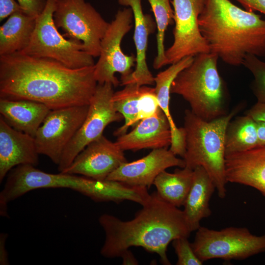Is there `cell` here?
<instances>
[{
    "label": "cell",
    "instance_id": "1",
    "mask_svg": "<svg viewBox=\"0 0 265 265\" xmlns=\"http://www.w3.org/2000/svg\"><path fill=\"white\" fill-rule=\"evenodd\" d=\"M94 68L72 69L19 52L0 56V98L31 100L52 110L88 105L98 85Z\"/></svg>",
    "mask_w": 265,
    "mask_h": 265
},
{
    "label": "cell",
    "instance_id": "2",
    "mask_svg": "<svg viewBox=\"0 0 265 265\" xmlns=\"http://www.w3.org/2000/svg\"><path fill=\"white\" fill-rule=\"evenodd\" d=\"M133 218L123 221L105 213L98 221L105 233L101 255L107 258L120 257L131 247H141L157 254L161 263L170 265L167 255L168 245L180 237L188 238L191 233L183 211L160 198L157 192Z\"/></svg>",
    "mask_w": 265,
    "mask_h": 265
},
{
    "label": "cell",
    "instance_id": "3",
    "mask_svg": "<svg viewBox=\"0 0 265 265\" xmlns=\"http://www.w3.org/2000/svg\"><path fill=\"white\" fill-rule=\"evenodd\" d=\"M199 26L210 52L229 65H242L248 54L265 55V20L230 0H207Z\"/></svg>",
    "mask_w": 265,
    "mask_h": 265
},
{
    "label": "cell",
    "instance_id": "4",
    "mask_svg": "<svg viewBox=\"0 0 265 265\" xmlns=\"http://www.w3.org/2000/svg\"><path fill=\"white\" fill-rule=\"evenodd\" d=\"M237 106L230 113L211 121L200 118L191 110L185 112V167L194 169L203 167L209 174L218 196L226 195L225 137L227 126L240 109Z\"/></svg>",
    "mask_w": 265,
    "mask_h": 265
},
{
    "label": "cell",
    "instance_id": "5",
    "mask_svg": "<svg viewBox=\"0 0 265 265\" xmlns=\"http://www.w3.org/2000/svg\"><path fill=\"white\" fill-rule=\"evenodd\" d=\"M218 55L209 52L194 56L192 62L173 81L170 92L181 96L191 111L206 121L226 113L223 81L217 69Z\"/></svg>",
    "mask_w": 265,
    "mask_h": 265
},
{
    "label": "cell",
    "instance_id": "6",
    "mask_svg": "<svg viewBox=\"0 0 265 265\" xmlns=\"http://www.w3.org/2000/svg\"><path fill=\"white\" fill-rule=\"evenodd\" d=\"M58 0H47L28 46L20 53L50 58L72 69L94 65V57L84 51L83 43L62 35L56 27L53 14Z\"/></svg>",
    "mask_w": 265,
    "mask_h": 265
},
{
    "label": "cell",
    "instance_id": "7",
    "mask_svg": "<svg viewBox=\"0 0 265 265\" xmlns=\"http://www.w3.org/2000/svg\"><path fill=\"white\" fill-rule=\"evenodd\" d=\"M196 231L191 243L203 262L213 259L242 260L265 252V233L257 236L246 227L215 230L200 226Z\"/></svg>",
    "mask_w": 265,
    "mask_h": 265
},
{
    "label": "cell",
    "instance_id": "8",
    "mask_svg": "<svg viewBox=\"0 0 265 265\" xmlns=\"http://www.w3.org/2000/svg\"><path fill=\"white\" fill-rule=\"evenodd\" d=\"M56 27L67 38L83 43L84 51L99 57L101 41L110 24L85 0H58L53 14Z\"/></svg>",
    "mask_w": 265,
    "mask_h": 265
},
{
    "label": "cell",
    "instance_id": "9",
    "mask_svg": "<svg viewBox=\"0 0 265 265\" xmlns=\"http://www.w3.org/2000/svg\"><path fill=\"white\" fill-rule=\"evenodd\" d=\"M133 19L130 7L119 10L101 43L99 59L95 64L94 77L98 84L111 83L117 87L120 81L115 76L121 74V79L128 77L133 71L136 56L125 54L121 49V42L125 35L131 30Z\"/></svg>",
    "mask_w": 265,
    "mask_h": 265
},
{
    "label": "cell",
    "instance_id": "10",
    "mask_svg": "<svg viewBox=\"0 0 265 265\" xmlns=\"http://www.w3.org/2000/svg\"><path fill=\"white\" fill-rule=\"evenodd\" d=\"M113 87L109 83L98 84L90 99L83 123L62 154L58 165L59 172L67 168L88 144L102 136L107 125L124 119L114 107L112 101L114 93Z\"/></svg>",
    "mask_w": 265,
    "mask_h": 265
},
{
    "label": "cell",
    "instance_id": "11",
    "mask_svg": "<svg viewBox=\"0 0 265 265\" xmlns=\"http://www.w3.org/2000/svg\"><path fill=\"white\" fill-rule=\"evenodd\" d=\"M207 0H172L175 27L174 41L165 52L166 64H172L182 58L209 53L210 49L202 36L199 18Z\"/></svg>",
    "mask_w": 265,
    "mask_h": 265
},
{
    "label": "cell",
    "instance_id": "12",
    "mask_svg": "<svg viewBox=\"0 0 265 265\" xmlns=\"http://www.w3.org/2000/svg\"><path fill=\"white\" fill-rule=\"evenodd\" d=\"M88 106L51 109L34 137L39 154L58 165L65 149L83 123Z\"/></svg>",
    "mask_w": 265,
    "mask_h": 265
},
{
    "label": "cell",
    "instance_id": "13",
    "mask_svg": "<svg viewBox=\"0 0 265 265\" xmlns=\"http://www.w3.org/2000/svg\"><path fill=\"white\" fill-rule=\"evenodd\" d=\"M127 161L124 151L115 142L103 135L88 144L72 163L60 172L102 181Z\"/></svg>",
    "mask_w": 265,
    "mask_h": 265
},
{
    "label": "cell",
    "instance_id": "14",
    "mask_svg": "<svg viewBox=\"0 0 265 265\" xmlns=\"http://www.w3.org/2000/svg\"><path fill=\"white\" fill-rule=\"evenodd\" d=\"M185 165L184 159L177 157L167 148L155 149L140 159L124 163L106 180L149 189L161 172L169 167L184 168Z\"/></svg>",
    "mask_w": 265,
    "mask_h": 265
},
{
    "label": "cell",
    "instance_id": "15",
    "mask_svg": "<svg viewBox=\"0 0 265 265\" xmlns=\"http://www.w3.org/2000/svg\"><path fill=\"white\" fill-rule=\"evenodd\" d=\"M35 138L11 127L0 117V182L14 167L39 163Z\"/></svg>",
    "mask_w": 265,
    "mask_h": 265
},
{
    "label": "cell",
    "instance_id": "16",
    "mask_svg": "<svg viewBox=\"0 0 265 265\" xmlns=\"http://www.w3.org/2000/svg\"><path fill=\"white\" fill-rule=\"evenodd\" d=\"M121 5L130 7L133 13L134 22L133 41L136 55L134 70L127 77L121 79L120 84L125 86L129 83L139 85H153L155 77L149 70L146 62V52L150 34L157 28L156 23L149 14L143 12L141 0H117Z\"/></svg>",
    "mask_w": 265,
    "mask_h": 265
},
{
    "label": "cell",
    "instance_id": "17",
    "mask_svg": "<svg viewBox=\"0 0 265 265\" xmlns=\"http://www.w3.org/2000/svg\"><path fill=\"white\" fill-rule=\"evenodd\" d=\"M171 133L169 121L161 109L141 120L130 132L118 136L116 143L124 151L167 148Z\"/></svg>",
    "mask_w": 265,
    "mask_h": 265
},
{
    "label": "cell",
    "instance_id": "18",
    "mask_svg": "<svg viewBox=\"0 0 265 265\" xmlns=\"http://www.w3.org/2000/svg\"><path fill=\"white\" fill-rule=\"evenodd\" d=\"M227 182L253 187L265 197V146L225 156Z\"/></svg>",
    "mask_w": 265,
    "mask_h": 265
},
{
    "label": "cell",
    "instance_id": "19",
    "mask_svg": "<svg viewBox=\"0 0 265 265\" xmlns=\"http://www.w3.org/2000/svg\"><path fill=\"white\" fill-rule=\"evenodd\" d=\"M194 56H186L171 64L155 77V92L159 106L166 115L170 125L171 141L170 150L183 159L186 153V132L184 128H178L171 114L169 108L170 89L172 83L178 74L188 66Z\"/></svg>",
    "mask_w": 265,
    "mask_h": 265
},
{
    "label": "cell",
    "instance_id": "20",
    "mask_svg": "<svg viewBox=\"0 0 265 265\" xmlns=\"http://www.w3.org/2000/svg\"><path fill=\"white\" fill-rule=\"evenodd\" d=\"M51 110L31 100L0 98V116L14 129L34 137Z\"/></svg>",
    "mask_w": 265,
    "mask_h": 265
},
{
    "label": "cell",
    "instance_id": "21",
    "mask_svg": "<svg viewBox=\"0 0 265 265\" xmlns=\"http://www.w3.org/2000/svg\"><path fill=\"white\" fill-rule=\"evenodd\" d=\"M215 187L209 174L202 166L193 169L192 184L184 205L183 212L191 232L200 226L202 219L210 216V201Z\"/></svg>",
    "mask_w": 265,
    "mask_h": 265
},
{
    "label": "cell",
    "instance_id": "22",
    "mask_svg": "<svg viewBox=\"0 0 265 265\" xmlns=\"http://www.w3.org/2000/svg\"><path fill=\"white\" fill-rule=\"evenodd\" d=\"M36 18L22 11L11 15L0 27V56L20 52L29 44Z\"/></svg>",
    "mask_w": 265,
    "mask_h": 265
},
{
    "label": "cell",
    "instance_id": "23",
    "mask_svg": "<svg viewBox=\"0 0 265 265\" xmlns=\"http://www.w3.org/2000/svg\"><path fill=\"white\" fill-rule=\"evenodd\" d=\"M193 174V170L187 167L176 169L173 173L164 170L156 177L153 185L160 198L179 208L185 204L192 184Z\"/></svg>",
    "mask_w": 265,
    "mask_h": 265
},
{
    "label": "cell",
    "instance_id": "24",
    "mask_svg": "<svg viewBox=\"0 0 265 265\" xmlns=\"http://www.w3.org/2000/svg\"><path fill=\"white\" fill-rule=\"evenodd\" d=\"M258 146L256 121L245 114L230 121L225 132V156L246 151Z\"/></svg>",
    "mask_w": 265,
    "mask_h": 265
},
{
    "label": "cell",
    "instance_id": "25",
    "mask_svg": "<svg viewBox=\"0 0 265 265\" xmlns=\"http://www.w3.org/2000/svg\"><path fill=\"white\" fill-rule=\"evenodd\" d=\"M144 85L136 83H129L123 89L114 93L112 98L114 108L121 114L124 124L114 132V135L119 136L127 132L128 129L134 127L137 124L140 97Z\"/></svg>",
    "mask_w": 265,
    "mask_h": 265
},
{
    "label": "cell",
    "instance_id": "26",
    "mask_svg": "<svg viewBox=\"0 0 265 265\" xmlns=\"http://www.w3.org/2000/svg\"><path fill=\"white\" fill-rule=\"evenodd\" d=\"M147 0L151 5L157 26V54L154 60L153 67L158 70L166 65L164 45L165 32L168 26L174 22V11L170 0Z\"/></svg>",
    "mask_w": 265,
    "mask_h": 265
},
{
    "label": "cell",
    "instance_id": "27",
    "mask_svg": "<svg viewBox=\"0 0 265 265\" xmlns=\"http://www.w3.org/2000/svg\"><path fill=\"white\" fill-rule=\"evenodd\" d=\"M242 65L253 76L251 88L257 102L265 103V62L259 59L256 55L248 54L245 57Z\"/></svg>",
    "mask_w": 265,
    "mask_h": 265
},
{
    "label": "cell",
    "instance_id": "28",
    "mask_svg": "<svg viewBox=\"0 0 265 265\" xmlns=\"http://www.w3.org/2000/svg\"><path fill=\"white\" fill-rule=\"evenodd\" d=\"M187 237H180L172 241L177 256V265H202V262L195 254Z\"/></svg>",
    "mask_w": 265,
    "mask_h": 265
},
{
    "label": "cell",
    "instance_id": "29",
    "mask_svg": "<svg viewBox=\"0 0 265 265\" xmlns=\"http://www.w3.org/2000/svg\"><path fill=\"white\" fill-rule=\"evenodd\" d=\"M22 11L26 14L36 18L43 11L47 0H17Z\"/></svg>",
    "mask_w": 265,
    "mask_h": 265
},
{
    "label": "cell",
    "instance_id": "30",
    "mask_svg": "<svg viewBox=\"0 0 265 265\" xmlns=\"http://www.w3.org/2000/svg\"><path fill=\"white\" fill-rule=\"evenodd\" d=\"M20 11L23 12L20 5L15 0H0V21L12 14Z\"/></svg>",
    "mask_w": 265,
    "mask_h": 265
},
{
    "label": "cell",
    "instance_id": "31",
    "mask_svg": "<svg viewBox=\"0 0 265 265\" xmlns=\"http://www.w3.org/2000/svg\"><path fill=\"white\" fill-rule=\"evenodd\" d=\"M245 114L253 119L255 121L265 122V103L257 102Z\"/></svg>",
    "mask_w": 265,
    "mask_h": 265
},
{
    "label": "cell",
    "instance_id": "32",
    "mask_svg": "<svg viewBox=\"0 0 265 265\" xmlns=\"http://www.w3.org/2000/svg\"><path fill=\"white\" fill-rule=\"evenodd\" d=\"M247 10L259 11L265 15V0H236Z\"/></svg>",
    "mask_w": 265,
    "mask_h": 265
},
{
    "label": "cell",
    "instance_id": "33",
    "mask_svg": "<svg viewBox=\"0 0 265 265\" xmlns=\"http://www.w3.org/2000/svg\"><path fill=\"white\" fill-rule=\"evenodd\" d=\"M8 235L2 233L0 234V265H9L8 253L6 249V241Z\"/></svg>",
    "mask_w": 265,
    "mask_h": 265
},
{
    "label": "cell",
    "instance_id": "34",
    "mask_svg": "<svg viewBox=\"0 0 265 265\" xmlns=\"http://www.w3.org/2000/svg\"><path fill=\"white\" fill-rule=\"evenodd\" d=\"M256 122L258 146H265V122L258 121Z\"/></svg>",
    "mask_w": 265,
    "mask_h": 265
},
{
    "label": "cell",
    "instance_id": "35",
    "mask_svg": "<svg viewBox=\"0 0 265 265\" xmlns=\"http://www.w3.org/2000/svg\"><path fill=\"white\" fill-rule=\"evenodd\" d=\"M120 257L122 258V264L125 265L138 264V262L130 249L123 252Z\"/></svg>",
    "mask_w": 265,
    "mask_h": 265
}]
</instances>
